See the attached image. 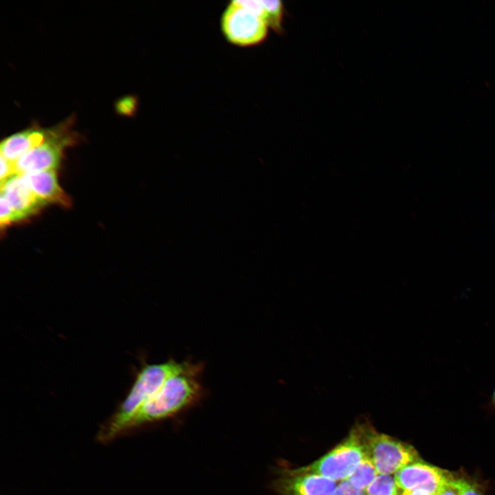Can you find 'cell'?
<instances>
[{
    "label": "cell",
    "instance_id": "obj_1",
    "mask_svg": "<svg viewBox=\"0 0 495 495\" xmlns=\"http://www.w3.org/2000/svg\"><path fill=\"white\" fill-rule=\"evenodd\" d=\"M199 365L170 360L164 363L149 364L142 368L125 399L100 428L98 439L106 443L121 434L124 426L133 415L154 395L170 377L192 370Z\"/></svg>",
    "mask_w": 495,
    "mask_h": 495
},
{
    "label": "cell",
    "instance_id": "obj_2",
    "mask_svg": "<svg viewBox=\"0 0 495 495\" xmlns=\"http://www.w3.org/2000/svg\"><path fill=\"white\" fill-rule=\"evenodd\" d=\"M201 369L199 365L170 377L133 415L124 426L122 433L147 423L170 417L198 402L203 391L197 378Z\"/></svg>",
    "mask_w": 495,
    "mask_h": 495
},
{
    "label": "cell",
    "instance_id": "obj_3",
    "mask_svg": "<svg viewBox=\"0 0 495 495\" xmlns=\"http://www.w3.org/2000/svg\"><path fill=\"white\" fill-rule=\"evenodd\" d=\"M220 26L227 41L241 47L263 43L269 31L261 2L255 0L230 1L221 14Z\"/></svg>",
    "mask_w": 495,
    "mask_h": 495
},
{
    "label": "cell",
    "instance_id": "obj_4",
    "mask_svg": "<svg viewBox=\"0 0 495 495\" xmlns=\"http://www.w3.org/2000/svg\"><path fill=\"white\" fill-rule=\"evenodd\" d=\"M358 426L367 455L378 474H395L406 465L421 460L411 445L378 432L368 424Z\"/></svg>",
    "mask_w": 495,
    "mask_h": 495
},
{
    "label": "cell",
    "instance_id": "obj_5",
    "mask_svg": "<svg viewBox=\"0 0 495 495\" xmlns=\"http://www.w3.org/2000/svg\"><path fill=\"white\" fill-rule=\"evenodd\" d=\"M366 456V447L357 424L332 450L314 463L299 468L335 481H342L349 477Z\"/></svg>",
    "mask_w": 495,
    "mask_h": 495
},
{
    "label": "cell",
    "instance_id": "obj_6",
    "mask_svg": "<svg viewBox=\"0 0 495 495\" xmlns=\"http://www.w3.org/2000/svg\"><path fill=\"white\" fill-rule=\"evenodd\" d=\"M71 138L60 131H49L47 139L39 146L26 153L15 162L18 174L56 170L60 165L64 148L72 143Z\"/></svg>",
    "mask_w": 495,
    "mask_h": 495
},
{
    "label": "cell",
    "instance_id": "obj_7",
    "mask_svg": "<svg viewBox=\"0 0 495 495\" xmlns=\"http://www.w3.org/2000/svg\"><path fill=\"white\" fill-rule=\"evenodd\" d=\"M336 481L327 477L302 471L300 468H285L272 483L279 495H331Z\"/></svg>",
    "mask_w": 495,
    "mask_h": 495
},
{
    "label": "cell",
    "instance_id": "obj_8",
    "mask_svg": "<svg viewBox=\"0 0 495 495\" xmlns=\"http://www.w3.org/2000/svg\"><path fill=\"white\" fill-rule=\"evenodd\" d=\"M450 473L426 462L409 464L394 474L398 487L403 491L421 489L436 495Z\"/></svg>",
    "mask_w": 495,
    "mask_h": 495
},
{
    "label": "cell",
    "instance_id": "obj_9",
    "mask_svg": "<svg viewBox=\"0 0 495 495\" xmlns=\"http://www.w3.org/2000/svg\"><path fill=\"white\" fill-rule=\"evenodd\" d=\"M0 186L1 194L23 219L46 205L32 192L21 174L15 175Z\"/></svg>",
    "mask_w": 495,
    "mask_h": 495
},
{
    "label": "cell",
    "instance_id": "obj_10",
    "mask_svg": "<svg viewBox=\"0 0 495 495\" xmlns=\"http://www.w3.org/2000/svg\"><path fill=\"white\" fill-rule=\"evenodd\" d=\"M32 192L44 203L68 207L69 197L60 186L55 170L21 174Z\"/></svg>",
    "mask_w": 495,
    "mask_h": 495
},
{
    "label": "cell",
    "instance_id": "obj_11",
    "mask_svg": "<svg viewBox=\"0 0 495 495\" xmlns=\"http://www.w3.org/2000/svg\"><path fill=\"white\" fill-rule=\"evenodd\" d=\"M48 133L32 128L14 133L1 142V155L16 162L26 153L41 144L47 139Z\"/></svg>",
    "mask_w": 495,
    "mask_h": 495
},
{
    "label": "cell",
    "instance_id": "obj_12",
    "mask_svg": "<svg viewBox=\"0 0 495 495\" xmlns=\"http://www.w3.org/2000/svg\"><path fill=\"white\" fill-rule=\"evenodd\" d=\"M377 475L375 465L367 455L346 480L355 488L365 490Z\"/></svg>",
    "mask_w": 495,
    "mask_h": 495
},
{
    "label": "cell",
    "instance_id": "obj_13",
    "mask_svg": "<svg viewBox=\"0 0 495 495\" xmlns=\"http://www.w3.org/2000/svg\"><path fill=\"white\" fill-rule=\"evenodd\" d=\"M262 7L263 17L269 28L277 33L281 32L284 16V6L282 1H260Z\"/></svg>",
    "mask_w": 495,
    "mask_h": 495
},
{
    "label": "cell",
    "instance_id": "obj_14",
    "mask_svg": "<svg viewBox=\"0 0 495 495\" xmlns=\"http://www.w3.org/2000/svg\"><path fill=\"white\" fill-rule=\"evenodd\" d=\"M394 476L378 474L365 490V495H401Z\"/></svg>",
    "mask_w": 495,
    "mask_h": 495
},
{
    "label": "cell",
    "instance_id": "obj_15",
    "mask_svg": "<svg viewBox=\"0 0 495 495\" xmlns=\"http://www.w3.org/2000/svg\"><path fill=\"white\" fill-rule=\"evenodd\" d=\"M450 484L457 490L459 495H483L480 485L471 479L450 476Z\"/></svg>",
    "mask_w": 495,
    "mask_h": 495
},
{
    "label": "cell",
    "instance_id": "obj_16",
    "mask_svg": "<svg viewBox=\"0 0 495 495\" xmlns=\"http://www.w3.org/2000/svg\"><path fill=\"white\" fill-rule=\"evenodd\" d=\"M0 224L1 228L13 222L24 219L9 204L6 197L1 194Z\"/></svg>",
    "mask_w": 495,
    "mask_h": 495
},
{
    "label": "cell",
    "instance_id": "obj_17",
    "mask_svg": "<svg viewBox=\"0 0 495 495\" xmlns=\"http://www.w3.org/2000/svg\"><path fill=\"white\" fill-rule=\"evenodd\" d=\"M138 99L133 96H124L116 103L118 113L124 116H132L138 109Z\"/></svg>",
    "mask_w": 495,
    "mask_h": 495
},
{
    "label": "cell",
    "instance_id": "obj_18",
    "mask_svg": "<svg viewBox=\"0 0 495 495\" xmlns=\"http://www.w3.org/2000/svg\"><path fill=\"white\" fill-rule=\"evenodd\" d=\"M18 174L16 173L15 162H11L1 155V184H4L9 179Z\"/></svg>",
    "mask_w": 495,
    "mask_h": 495
},
{
    "label": "cell",
    "instance_id": "obj_19",
    "mask_svg": "<svg viewBox=\"0 0 495 495\" xmlns=\"http://www.w3.org/2000/svg\"><path fill=\"white\" fill-rule=\"evenodd\" d=\"M331 495H365V490H359L347 480L342 481Z\"/></svg>",
    "mask_w": 495,
    "mask_h": 495
},
{
    "label": "cell",
    "instance_id": "obj_20",
    "mask_svg": "<svg viewBox=\"0 0 495 495\" xmlns=\"http://www.w3.org/2000/svg\"><path fill=\"white\" fill-rule=\"evenodd\" d=\"M445 481L439 488L436 495H459L457 490L450 484V477Z\"/></svg>",
    "mask_w": 495,
    "mask_h": 495
},
{
    "label": "cell",
    "instance_id": "obj_21",
    "mask_svg": "<svg viewBox=\"0 0 495 495\" xmlns=\"http://www.w3.org/2000/svg\"><path fill=\"white\" fill-rule=\"evenodd\" d=\"M401 495H434L432 493L421 489L403 491Z\"/></svg>",
    "mask_w": 495,
    "mask_h": 495
},
{
    "label": "cell",
    "instance_id": "obj_22",
    "mask_svg": "<svg viewBox=\"0 0 495 495\" xmlns=\"http://www.w3.org/2000/svg\"><path fill=\"white\" fill-rule=\"evenodd\" d=\"M492 404H493L494 406H495V388H494V391H493V393H492Z\"/></svg>",
    "mask_w": 495,
    "mask_h": 495
}]
</instances>
